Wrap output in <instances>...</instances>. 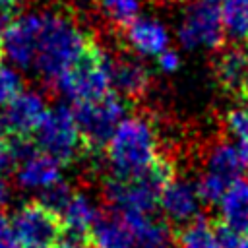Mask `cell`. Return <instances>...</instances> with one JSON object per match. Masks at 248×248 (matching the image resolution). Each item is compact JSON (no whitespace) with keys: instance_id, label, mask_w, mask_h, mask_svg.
I'll use <instances>...</instances> for the list:
<instances>
[{"instance_id":"cell-1","label":"cell","mask_w":248,"mask_h":248,"mask_svg":"<svg viewBox=\"0 0 248 248\" xmlns=\"http://www.w3.org/2000/svg\"><path fill=\"white\" fill-rule=\"evenodd\" d=\"M89 46V35L76 16L58 8H43L39 10L31 72L54 85L85 56Z\"/></svg>"},{"instance_id":"cell-2","label":"cell","mask_w":248,"mask_h":248,"mask_svg":"<svg viewBox=\"0 0 248 248\" xmlns=\"http://www.w3.org/2000/svg\"><path fill=\"white\" fill-rule=\"evenodd\" d=\"M105 149L112 178L140 176L163 159L157 130L143 114L126 116L114 130Z\"/></svg>"},{"instance_id":"cell-3","label":"cell","mask_w":248,"mask_h":248,"mask_svg":"<svg viewBox=\"0 0 248 248\" xmlns=\"http://www.w3.org/2000/svg\"><path fill=\"white\" fill-rule=\"evenodd\" d=\"M172 176L174 167L163 157L153 169L140 176L108 178L105 182V200L116 215H151L163 188Z\"/></svg>"},{"instance_id":"cell-4","label":"cell","mask_w":248,"mask_h":248,"mask_svg":"<svg viewBox=\"0 0 248 248\" xmlns=\"http://www.w3.org/2000/svg\"><path fill=\"white\" fill-rule=\"evenodd\" d=\"M112 54L97 45H91L85 56L70 68L52 87L74 107L101 101L112 93L110 83Z\"/></svg>"},{"instance_id":"cell-5","label":"cell","mask_w":248,"mask_h":248,"mask_svg":"<svg viewBox=\"0 0 248 248\" xmlns=\"http://www.w3.org/2000/svg\"><path fill=\"white\" fill-rule=\"evenodd\" d=\"M33 138L37 149L50 155L60 165L76 161L85 149L74 118V110L66 105L48 108L35 128Z\"/></svg>"},{"instance_id":"cell-6","label":"cell","mask_w":248,"mask_h":248,"mask_svg":"<svg viewBox=\"0 0 248 248\" xmlns=\"http://www.w3.org/2000/svg\"><path fill=\"white\" fill-rule=\"evenodd\" d=\"M174 31L184 50L209 52L217 50L225 41L219 8L205 0H190L184 4Z\"/></svg>"},{"instance_id":"cell-7","label":"cell","mask_w":248,"mask_h":248,"mask_svg":"<svg viewBox=\"0 0 248 248\" xmlns=\"http://www.w3.org/2000/svg\"><path fill=\"white\" fill-rule=\"evenodd\" d=\"M74 118L83 147L89 151H101L107 147L118 124L126 118V103L116 93H110L101 101L74 107Z\"/></svg>"},{"instance_id":"cell-8","label":"cell","mask_w":248,"mask_h":248,"mask_svg":"<svg viewBox=\"0 0 248 248\" xmlns=\"http://www.w3.org/2000/svg\"><path fill=\"white\" fill-rule=\"evenodd\" d=\"M242 169L244 163L232 143L213 141L203 155V170L196 184L202 203H219L229 186L240 180Z\"/></svg>"},{"instance_id":"cell-9","label":"cell","mask_w":248,"mask_h":248,"mask_svg":"<svg viewBox=\"0 0 248 248\" xmlns=\"http://www.w3.org/2000/svg\"><path fill=\"white\" fill-rule=\"evenodd\" d=\"M10 223L17 244L23 246L54 244L58 238H64V227L60 217L48 211L39 202H29L17 207Z\"/></svg>"},{"instance_id":"cell-10","label":"cell","mask_w":248,"mask_h":248,"mask_svg":"<svg viewBox=\"0 0 248 248\" xmlns=\"http://www.w3.org/2000/svg\"><path fill=\"white\" fill-rule=\"evenodd\" d=\"M39 23V10L16 14L8 27L0 33V52L6 64L19 72H31L35 58V35Z\"/></svg>"},{"instance_id":"cell-11","label":"cell","mask_w":248,"mask_h":248,"mask_svg":"<svg viewBox=\"0 0 248 248\" xmlns=\"http://www.w3.org/2000/svg\"><path fill=\"white\" fill-rule=\"evenodd\" d=\"M122 39L136 56L157 58L167 48H170L172 33L161 17L153 14H140L124 27Z\"/></svg>"},{"instance_id":"cell-12","label":"cell","mask_w":248,"mask_h":248,"mask_svg":"<svg viewBox=\"0 0 248 248\" xmlns=\"http://www.w3.org/2000/svg\"><path fill=\"white\" fill-rule=\"evenodd\" d=\"M46 110V101L39 91L23 89L6 108L0 110V130L25 140V136L35 132Z\"/></svg>"},{"instance_id":"cell-13","label":"cell","mask_w":248,"mask_h":248,"mask_svg":"<svg viewBox=\"0 0 248 248\" xmlns=\"http://www.w3.org/2000/svg\"><path fill=\"white\" fill-rule=\"evenodd\" d=\"M159 205H161L167 221L186 227L188 223L198 219L202 198H200L194 182H190L186 178L172 176L161 192Z\"/></svg>"},{"instance_id":"cell-14","label":"cell","mask_w":248,"mask_h":248,"mask_svg":"<svg viewBox=\"0 0 248 248\" xmlns=\"http://www.w3.org/2000/svg\"><path fill=\"white\" fill-rule=\"evenodd\" d=\"M60 163L50 155L39 151L35 145L17 161L16 165V182L23 190H46L48 186L62 180Z\"/></svg>"},{"instance_id":"cell-15","label":"cell","mask_w":248,"mask_h":248,"mask_svg":"<svg viewBox=\"0 0 248 248\" xmlns=\"http://www.w3.org/2000/svg\"><path fill=\"white\" fill-rule=\"evenodd\" d=\"M151 81V74L145 64L136 56H114L110 58V83L122 99L141 97Z\"/></svg>"},{"instance_id":"cell-16","label":"cell","mask_w":248,"mask_h":248,"mask_svg":"<svg viewBox=\"0 0 248 248\" xmlns=\"http://www.w3.org/2000/svg\"><path fill=\"white\" fill-rule=\"evenodd\" d=\"M99 219H101L99 207L93 202V198L87 196L85 192H74L72 200L60 213L64 232H68V236L72 238H83L91 234Z\"/></svg>"},{"instance_id":"cell-17","label":"cell","mask_w":248,"mask_h":248,"mask_svg":"<svg viewBox=\"0 0 248 248\" xmlns=\"http://www.w3.org/2000/svg\"><path fill=\"white\" fill-rule=\"evenodd\" d=\"M221 225L240 234L248 236V180H236L219 200Z\"/></svg>"},{"instance_id":"cell-18","label":"cell","mask_w":248,"mask_h":248,"mask_svg":"<svg viewBox=\"0 0 248 248\" xmlns=\"http://www.w3.org/2000/svg\"><path fill=\"white\" fill-rule=\"evenodd\" d=\"M116 215V213H114ZM130 229L134 248H170L172 236L169 225L151 215H118Z\"/></svg>"},{"instance_id":"cell-19","label":"cell","mask_w":248,"mask_h":248,"mask_svg":"<svg viewBox=\"0 0 248 248\" xmlns=\"http://www.w3.org/2000/svg\"><path fill=\"white\" fill-rule=\"evenodd\" d=\"M217 79L225 89L240 95H248V52L240 46L227 48L215 62Z\"/></svg>"},{"instance_id":"cell-20","label":"cell","mask_w":248,"mask_h":248,"mask_svg":"<svg viewBox=\"0 0 248 248\" xmlns=\"http://www.w3.org/2000/svg\"><path fill=\"white\" fill-rule=\"evenodd\" d=\"M217 8L225 39L236 45L248 43V0H223Z\"/></svg>"},{"instance_id":"cell-21","label":"cell","mask_w":248,"mask_h":248,"mask_svg":"<svg viewBox=\"0 0 248 248\" xmlns=\"http://www.w3.org/2000/svg\"><path fill=\"white\" fill-rule=\"evenodd\" d=\"M93 248H134L130 229L118 215L101 217L91 231Z\"/></svg>"},{"instance_id":"cell-22","label":"cell","mask_w":248,"mask_h":248,"mask_svg":"<svg viewBox=\"0 0 248 248\" xmlns=\"http://www.w3.org/2000/svg\"><path fill=\"white\" fill-rule=\"evenodd\" d=\"M178 248H221L217 242L215 227H211L205 219H194L186 227L180 229L176 238Z\"/></svg>"},{"instance_id":"cell-23","label":"cell","mask_w":248,"mask_h":248,"mask_svg":"<svg viewBox=\"0 0 248 248\" xmlns=\"http://www.w3.org/2000/svg\"><path fill=\"white\" fill-rule=\"evenodd\" d=\"M93 4L108 23L126 27L141 14L143 0H93Z\"/></svg>"},{"instance_id":"cell-24","label":"cell","mask_w":248,"mask_h":248,"mask_svg":"<svg viewBox=\"0 0 248 248\" xmlns=\"http://www.w3.org/2000/svg\"><path fill=\"white\" fill-rule=\"evenodd\" d=\"M225 128L234 140V147L244 167H248V105H236L229 108L225 114Z\"/></svg>"},{"instance_id":"cell-25","label":"cell","mask_w":248,"mask_h":248,"mask_svg":"<svg viewBox=\"0 0 248 248\" xmlns=\"http://www.w3.org/2000/svg\"><path fill=\"white\" fill-rule=\"evenodd\" d=\"M23 91L21 72L10 64H0V110L6 108Z\"/></svg>"},{"instance_id":"cell-26","label":"cell","mask_w":248,"mask_h":248,"mask_svg":"<svg viewBox=\"0 0 248 248\" xmlns=\"http://www.w3.org/2000/svg\"><path fill=\"white\" fill-rule=\"evenodd\" d=\"M76 190H72V186H68L66 182H56L52 186H48L46 190L41 192V198H39V203L45 205L48 211H52L54 215L60 217V213L64 211V207L68 205V202L72 200Z\"/></svg>"},{"instance_id":"cell-27","label":"cell","mask_w":248,"mask_h":248,"mask_svg":"<svg viewBox=\"0 0 248 248\" xmlns=\"http://www.w3.org/2000/svg\"><path fill=\"white\" fill-rule=\"evenodd\" d=\"M155 60H157V68H159L161 72H165V74H174V72L180 68V64H182L180 54H178L172 46L167 48L163 54H159Z\"/></svg>"},{"instance_id":"cell-28","label":"cell","mask_w":248,"mask_h":248,"mask_svg":"<svg viewBox=\"0 0 248 248\" xmlns=\"http://www.w3.org/2000/svg\"><path fill=\"white\" fill-rule=\"evenodd\" d=\"M215 234H217V242H219L221 248H242L244 238L240 234L232 232L231 229L219 225V227H215Z\"/></svg>"},{"instance_id":"cell-29","label":"cell","mask_w":248,"mask_h":248,"mask_svg":"<svg viewBox=\"0 0 248 248\" xmlns=\"http://www.w3.org/2000/svg\"><path fill=\"white\" fill-rule=\"evenodd\" d=\"M12 167H16V157L12 151V143L4 140L2 130H0V174L4 176V172H8Z\"/></svg>"},{"instance_id":"cell-30","label":"cell","mask_w":248,"mask_h":248,"mask_svg":"<svg viewBox=\"0 0 248 248\" xmlns=\"http://www.w3.org/2000/svg\"><path fill=\"white\" fill-rule=\"evenodd\" d=\"M0 248H17V238L14 234L12 223L0 213Z\"/></svg>"},{"instance_id":"cell-31","label":"cell","mask_w":248,"mask_h":248,"mask_svg":"<svg viewBox=\"0 0 248 248\" xmlns=\"http://www.w3.org/2000/svg\"><path fill=\"white\" fill-rule=\"evenodd\" d=\"M16 17V2L14 0H0V33L8 27V23Z\"/></svg>"},{"instance_id":"cell-32","label":"cell","mask_w":248,"mask_h":248,"mask_svg":"<svg viewBox=\"0 0 248 248\" xmlns=\"http://www.w3.org/2000/svg\"><path fill=\"white\" fill-rule=\"evenodd\" d=\"M12 200V186L10 182L0 174V209H4Z\"/></svg>"},{"instance_id":"cell-33","label":"cell","mask_w":248,"mask_h":248,"mask_svg":"<svg viewBox=\"0 0 248 248\" xmlns=\"http://www.w3.org/2000/svg\"><path fill=\"white\" fill-rule=\"evenodd\" d=\"M62 248H93V246L87 244L83 238H72V236H66Z\"/></svg>"},{"instance_id":"cell-34","label":"cell","mask_w":248,"mask_h":248,"mask_svg":"<svg viewBox=\"0 0 248 248\" xmlns=\"http://www.w3.org/2000/svg\"><path fill=\"white\" fill-rule=\"evenodd\" d=\"M23 248H58L54 244H37V246H23Z\"/></svg>"},{"instance_id":"cell-35","label":"cell","mask_w":248,"mask_h":248,"mask_svg":"<svg viewBox=\"0 0 248 248\" xmlns=\"http://www.w3.org/2000/svg\"><path fill=\"white\" fill-rule=\"evenodd\" d=\"M242 248H248V236H244V240H242Z\"/></svg>"},{"instance_id":"cell-36","label":"cell","mask_w":248,"mask_h":248,"mask_svg":"<svg viewBox=\"0 0 248 248\" xmlns=\"http://www.w3.org/2000/svg\"><path fill=\"white\" fill-rule=\"evenodd\" d=\"M205 2H211V4H219V2H223V0H205Z\"/></svg>"},{"instance_id":"cell-37","label":"cell","mask_w":248,"mask_h":248,"mask_svg":"<svg viewBox=\"0 0 248 248\" xmlns=\"http://www.w3.org/2000/svg\"><path fill=\"white\" fill-rule=\"evenodd\" d=\"M29 2H33V0H29Z\"/></svg>"}]
</instances>
